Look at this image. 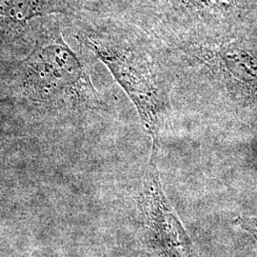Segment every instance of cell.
Listing matches in <instances>:
<instances>
[{
  "label": "cell",
  "instance_id": "4",
  "mask_svg": "<svg viewBox=\"0 0 257 257\" xmlns=\"http://www.w3.org/2000/svg\"><path fill=\"white\" fill-rule=\"evenodd\" d=\"M188 48L209 69L230 101L257 112V55L245 42L231 39Z\"/></svg>",
  "mask_w": 257,
  "mask_h": 257
},
{
  "label": "cell",
  "instance_id": "7",
  "mask_svg": "<svg viewBox=\"0 0 257 257\" xmlns=\"http://www.w3.org/2000/svg\"><path fill=\"white\" fill-rule=\"evenodd\" d=\"M236 223L243 230L250 233L257 241V218L238 216L236 218Z\"/></svg>",
  "mask_w": 257,
  "mask_h": 257
},
{
  "label": "cell",
  "instance_id": "3",
  "mask_svg": "<svg viewBox=\"0 0 257 257\" xmlns=\"http://www.w3.org/2000/svg\"><path fill=\"white\" fill-rule=\"evenodd\" d=\"M166 17L190 33L192 45L217 44L235 34L257 10V0H164Z\"/></svg>",
  "mask_w": 257,
  "mask_h": 257
},
{
  "label": "cell",
  "instance_id": "1",
  "mask_svg": "<svg viewBox=\"0 0 257 257\" xmlns=\"http://www.w3.org/2000/svg\"><path fill=\"white\" fill-rule=\"evenodd\" d=\"M15 90L28 101L47 108L106 107L86 66L58 31L38 37L18 66Z\"/></svg>",
  "mask_w": 257,
  "mask_h": 257
},
{
  "label": "cell",
  "instance_id": "5",
  "mask_svg": "<svg viewBox=\"0 0 257 257\" xmlns=\"http://www.w3.org/2000/svg\"><path fill=\"white\" fill-rule=\"evenodd\" d=\"M158 148L153 144L140 199L151 247L160 257H196L191 239L163 193L156 166Z\"/></svg>",
  "mask_w": 257,
  "mask_h": 257
},
{
  "label": "cell",
  "instance_id": "6",
  "mask_svg": "<svg viewBox=\"0 0 257 257\" xmlns=\"http://www.w3.org/2000/svg\"><path fill=\"white\" fill-rule=\"evenodd\" d=\"M68 11L64 0H0V42L20 36L31 19Z\"/></svg>",
  "mask_w": 257,
  "mask_h": 257
},
{
  "label": "cell",
  "instance_id": "2",
  "mask_svg": "<svg viewBox=\"0 0 257 257\" xmlns=\"http://www.w3.org/2000/svg\"><path fill=\"white\" fill-rule=\"evenodd\" d=\"M80 40L109 69L135 105L153 143L159 146L171 105L165 75L150 47L133 35L90 33Z\"/></svg>",
  "mask_w": 257,
  "mask_h": 257
}]
</instances>
